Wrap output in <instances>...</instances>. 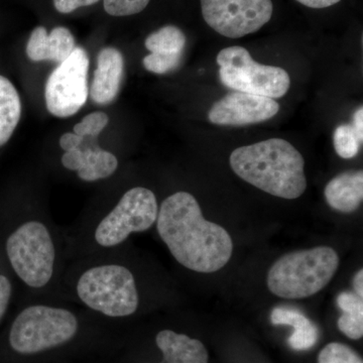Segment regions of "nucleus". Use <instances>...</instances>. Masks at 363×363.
<instances>
[{
	"instance_id": "obj_25",
	"label": "nucleus",
	"mask_w": 363,
	"mask_h": 363,
	"mask_svg": "<svg viewBox=\"0 0 363 363\" xmlns=\"http://www.w3.org/2000/svg\"><path fill=\"white\" fill-rule=\"evenodd\" d=\"M80 143L81 136H79L74 133H67L60 138L59 145L64 152H68V150H72L78 147Z\"/></svg>"
},
{
	"instance_id": "obj_2",
	"label": "nucleus",
	"mask_w": 363,
	"mask_h": 363,
	"mask_svg": "<svg viewBox=\"0 0 363 363\" xmlns=\"http://www.w3.org/2000/svg\"><path fill=\"white\" fill-rule=\"evenodd\" d=\"M159 207L150 189H128L111 206L83 217L74 225L62 227L67 260L123 247L133 234L145 233L156 224Z\"/></svg>"
},
{
	"instance_id": "obj_11",
	"label": "nucleus",
	"mask_w": 363,
	"mask_h": 363,
	"mask_svg": "<svg viewBox=\"0 0 363 363\" xmlns=\"http://www.w3.org/2000/svg\"><path fill=\"white\" fill-rule=\"evenodd\" d=\"M124 74L123 54L116 48H104L97 56L90 96L93 102L108 105L116 99L121 90Z\"/></svg>"
},
{
	"instance_id": "obj_9",
	"label": "nucleus",
	"mask_w": 363,
	"mask_h": 363,
	"mask_svg": "<svg viewBox=\"0 0 363 363\" xmlns=\"http://www.w3.org/2000/svg\"><path fill=\"white\" fill-rule=\"evenodd\" d=\"M279 111L272 98L233 91L212 105L208 119L216 125L245 126L269 121Z\"/></svg>"
},
{
	"instance_id": "obj_28",
	"label": "nucleus",
	"mask_w": 363,
	"mask_h": 363,
	"mask_svg": "<svg viewBox=\"0 0 363 363\" xmlns=\"http://www.w3.org/2000/svg\"><path fill=\"white\" fill-rule=\"evenodd\" d=\"M353 288H354L355 294L363 298V269H359L355 274L352 281Z\"/></svg>"
},
{
	"instance_id": "obj_7",
	"label": "nucleus",
	"mask_w": 363,
	"mask_h": 363,
	"mask_svg": "<svg viewBox=\"0 0 363 363\" xmlns=\"http://www.w3.org/2000/svg\"><path fill=\"white\" fill-rule=\"evenodd\" d=\"M88 70L87 52L76 47L70 57L52 72L45 89V105L52 116L66 118L84 106L89 96Z\"/></svg>"
},
{
	"instance_id": "obj_16",
	"label": "nucleus",
	"mask_w": 363,
	"mask_h": 363,
	"mask_svg": "<svg viewBox=\"0 0 363 363\" xmlns=\"http://www.w3.org/2000/svg\"><path fill=\"white\" fill-rule=\"evenodd\" d=\"M21 116L20 94L11 80L0 75V147L11 140Z\"/></svg>"
},
{
	"instance_id": "obj_10",
	"label": "nucleus",
	"mask_w": 363,
	"mask_h": 363,
	"mask_svg": "<svg viewBox=\"0 0 363 363\" xmlns=\"http://www.w3.org/2000/svg\"><path fill=\"white\" fill-rule=\"evenodd\" d=\"M97 138L81 136L79 147L64 152L61 157L64 168L75 172L80 180L87 183L111 178L118 169L116 155L102 149L97 143Z\"/></svg>"
},
{
	"instance_id": "obj_29",
	"label": "nucleus",
	"mask_w": 363,
	"mask_h": 363,
	"mask_svg": "<svg viewBox=\"0 0 363 363\" xmlns=\"http://www.w3.org/2000/svg\"><path fill=\"white\" fill-rule=\"evenodd\" d=\"M160 363H164V362H162H162H160Z\"/></svg>"
},
{
	"instance_id": "obj_23",
	"label": "nucleus",
	"mask_w": 363,
	"mask_h": 363,
	"mask_svg": "<svg viewBox=\"0 0 363 363\" xmlns=\"http://www.w3.org/2000/svg\"><path fill=\"white\" fill-rule=\"evenodd\" d=\"M13 286L11 279L6 274L0 272V321L4 317L13 297Z\"/></svg>"
},
{
	"instance_id": "obj_19",
	"label": "nucleus",
	"mask_w": 363,
	"mask_h": 363,
	"mask_svg": "<svg viewBox=\"0 0 363 363\" xmlns=\"http://www.w3.org/2000/svg\"><path fill=\"white\" fill-rule=\"evenodd\" d=\"M334 149L342 159H352L357 156L363 140L358 138L351 123L341 124L333 133Z\"/></svg>"
},
{
	"instance_id": "obj_8",
	"label": "nucleus",
	"mask_w": 363,
	"mask_h": 363,
	"mask_svg": "<svg viewBox=\"0 0 363 363\" xmlns=\"http://www.w3.org/2000/svg\"><path fill=\"white\" fill-rule=\"evenodd\" d=\"M201 9L207 25L230 39L257 33L274 11L272 0H201Z\"/></svg>"
},
{
	"instance_id": "obj_20",
	"label": "nucleus",
	"mask_w": 363,
	"mask_h": 363,
	"mask_svg": "<svg viewBox=\"0 0 363 363\" xmlns=\"http://www.w3.org/2000/svg\"><path fill=\"white\" fill-rule=\"evenodd\" d=\"M318 363H363L359 354L346 345L339 342H332L320 351Z\"/></svg>"
},
{
	"instance_id": "obj_18",
	"label": "nucleus",
	"mask_w": 363,
	"mask_h": 363,
	"mask_svg": "<svg viewBox=\"0 0 363 363\" xmlns=\"http://www.w3.org/2000/svg\"><path fill=\"white\" fill-rule=\"evenodd\" d=\"M338 307L343 311L338 319L339 330L353 340L363 336V298L355 293L343 292L337 297Z\"/></svg>"
},
{
	"instance_id": "obj_26",
	"label": "nucleus",
	"mask_w": 363,
	"mask_h": 363,
	"mask_svg": "<svg viewBox=\"0 0 363 363\" xmlns=\"http://www.w3.org/2000/svg\"><path fill=\"white\" fill-rule=\"evenodd\" d=\"M301 4L311 9H325L338 4L341 0H297Z\"/></svg>"
},
{
	"instance_id": "obj_3",
	"label": "nucleus",
	"mask_w": 363,
	"mask_h": 363,
	"mask_svg": "<svg viewBox=\"0 0 363 363\" xmlns=\"http://www.w3.org/2000/svg\"><path fill=\"white\" fill-rule=\"evenodd\" d=\"M229 162L236 175L267 194L293 200L307 189L304 157L281 138L238 147Z\"/></svg>"
},
{
	"instance_id": "obj_1",
	"label": "nucleus",
	"mask_w": 363,
	"mask_h": 363,
	"mask_svg": "<svg viewBox=\"0 0 363 363\" xmlns=\"http://www.w3.org/2000/svg\"><path fill=\"white\" fill-rule=\"evenodd\" d=\"M156 226L172 257L190 271L218 272L233 257L230 234L206 220L197 199L185 191L174 193L162 202Z\"/></svg>"
},
{
	"instance_id": "obj_24",
	"label": "nucleus",
	"mask_w": 363,
	"mask_h": 363,
	"mask_svg": "<svg viewBox=\"0 0 363 363\" xmlns=\"http://www.w3.org/2000/svg\"><path fill=\"white\" fill-rule=\"evenodd\" d=\"M100 0H52L55 9L61 13H71L80 7L93 6Z\"/></svg>"
},
{
	"instance_id": "obj_14",
	"label": "nucleus",
	"mask_w": 363,
	"mask_h": 363,
	"mask_svg": "<svg viewBox=\"0 0 363 363\" xmlns=\"http://www.w3.org/2000/svg\"><path fill=\"white\" fill-rule=\"evenodd\" d=\"M156 345L164 363H208V351L198 339L164 329L156 336Z\"/></svg>"
},
{
	"instance_id": "obj_12",
	"label": "nucleus",
	"mask_w": 363,
	"mask_h": 363,
	"mask_svg": "<svg viewBox=\"0 0 363 363\" xmlns=\"http://www.w3.org/2000/svg\"><path fill=\"white\" fill-rule=\"evenodd\" d=\"M75 39L70 30L57 26L48 33L44 26H37L26 44V55L33 62L52 61L59 65L75 50Z\"/></svg>"
},
{
	"instance_id": "obj_13",
	"label": "nucleus",
	"mask_w": 363,
	"mask_h": 363,
	"mask_svg": "<svg viewBox=\"0 0 363 363\" xmlns=\"http://www.w3.org/2000/svg\"><path fill=\"white\" fill-rule=\"evenodd\" d=\"M327 204L341 213L357 210L363 200V172L346 171L334 177L324 190Z\"/></svg>"
},
{
	"instance_id": "obj_6",
	"label": "nucleus",
	"mask_w": 363,
	"mask_h": 363,
	"mask_svg": "<svg viewBox=\"0 0 363 363\" xmlns=\"http://www.w3.org/2000/svg\"><path fill=\"white\" fill-rule=\"evenodd\" d=\"M216 62L221 83L229 89L272 99L285 96L290 89L285 69L257 63L245 48H225L217 55Z\"/></svg>"
},
{
	"instance_id": "obj_15",
	"label": "nucleus",
	"mask_w": 363,
	"mask_h": 363,
	"mask_svg": "<svg viewBox=\"0 0 363 363\" xmlns=\"http://www.w3.org/2000/svg\"><path fill=\"white\" fill-rule=\"evenodd\" d=\"M271 322L274 325H289L295 329L288 340L289 345L294 350H310L319 338L316 325L302 312L294 308H274L271 313Z\"/></svg>"
},
{
	"instance_id": "obj_22",
	"label": "nucleus",
	"mask_w": 363,
	"mask_h": 363,
	"mask_svg": "<svg viewBox=\"0 0 363 363\" xmlns=\"http://www.w3.org/2000/svg\"><path fill=\"white\" fill-rule=\"evenodd\" d=\"M150 0H104V9L109 16H128L142 13Z\"/></svg>"
},
{
	"instance_id": "obj_27",
	"label": "nucleus",
	"mask_w": 363,
	"mask_h": 363,
	"mask_svg": "<svg viewBox=\"0 0 363 363\" xmlns=\"http://www.w3.org/2000/svg\"><path fill=\"white\" fill-rule=\"evenodd\" d=\"M351 125L357 131L358 138L363 140V108L360 106L353 114V121Z\"/></svg>"
},
{
	"instance_id": "obj_4",
	"label": "nucleus",
	"mask_w": 363,
	"mask_h": 363,
	"mask_svg": "<svg viewBox=\"0 0 363 363\" xmlns=\"http://www.w3.org/2000/svg\"><path fill=\"white\" fill-rule=\"evenodd\" d=\"M60 301L33 300L14 318L9 329L11 350L25 357L58 350L75 340L83 315Z\"/></svg>"
},
{
	"instance_id": "obj_17",
	"label": "nucleus",
	"mask_w": 363,
	"mask_h": 363,
	"mask_svg": "<svg viewBox=\"0 0 363 363\" xmlns=\"http://www.w3.org/2000/svg\"><path fill=\"white\" fill-rule=\"evenodd\" d=\"M186 42L187 39L185 33L180 28L175 26H166L150 33L145 45L150 54L164 58L182 60Z\"/></svg>"
},
{
	"instance_id": "obj_21",
	"label": "nucleus",
	"mask_w": 363,
	"mask_h": 363,
	"mask_svg": "<svg viewBox=\"0 0 363 363\" xmlns=\"http://www.w3.org/2000/svg\"><path fill=\"white\" fill-rule=\"evenodd\" d=\"M109 123V117L101 111L93 112L74 126V133L79 136L98 138Z\"/></svg>"
},
{
	"instance_id": "obj_5",
	"label": "nucleus",
	"mask_w": 363,
	"mask_h": 363,
	"mask_svg": "<svg viewBox=\"0 0 363 363\" xmlns=\"http://www.w3.org/2000/svg\"><path fill=\"white\" fill-rule=\"evenodd\" d=\"M338 266L337 252L329 247L286 253L269 269L267 286L279 298L311 297L330 283Z\"/></svg>"
}]
</instances>
